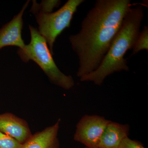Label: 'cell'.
Wrapping results in <instances>:
<instances>
[{
	"instance_id": "cell-1",
	"label": "cell",
	"mask_w": 148,
	"mask_h": 148,
	"mask_svg": "<svg viewBox=\"0 0 148 148\" xmlns=\"http://www.w3.org/2000/svg\"><path fill=\"white\" fill-rule=\"evenodd\" d=\"M130 0H97L88 12L79 33L70 36L79 58L80 78L97 69L131 8Z\"/></svg>"
},
{
	"instance_id": "cell-2",
	"label": "cell",
	"mask_w": 148,
	"mask_h": 148,
	"mask_svg": "<svg viewBox=\"0 0 148 148\" xmlns=\"http://www.w3.org/2000/svg\"><path fill=\"white\" fill-rule=\"evenodd\" d=\"M144 16L141 6L130 9L101 64L95 71L81 77V81L92 82L95 85L101 86L106 77L111 74L129 71L124 56L135 45L140 34Z\"/></svg>"
},
{
	"instance_id": "cell-3",
	"label": "cell",
	"mask_w": 148,
	"mask_h": 148,
	"mask_svg": "<svg viewBox=\"0 0 148 148\" xmlns=\"http://www.w3.org/2000/svg\"><path fill=\"white\" fill-rule=\"evenodd\" d=\"M31 41L22 49H18L17 53L24 62L32 60L35 62L46 75L53 84L69 90L75 85L73 77L66 75L56 66L47 43L38 29L29 26Z\"/></svg>"
},
{
	"instance_id": "cell-4",
	"label": "cell",
	"mask_w": 148,
	"mask_h": 148,
	"mask_svg": "<svg viewBox=\"0 0 148 148\" xmlns=\"http://www.w3.org/2000/svg\"><path fill=\"white\" fill-rule=\"evenodd\" d=\"M84 1L69 0L61 8L53 12L35 14L40 34L45 39L52 55L56 38L71 25L78 7Z\"/></svg>"
},
{
	"instance_id": "cell-5",
	"label": "cell",
	"mask_w": 148,
	"mask_h": 148,
	"mask_svg": "<svg viewBox=\"0 0 148 148\" xmlns=\"http://www.w3.org/2000/svg\"><path fill=\"white\" fill-rule=\"evenodd\" d=\"M111 121L96 115H85L77 123L74 140L88 148H98L103 132Z\"/></svg>"
},
{
	"instance_id": "cell-6",
	"label": "cell",
	"mask_w": 148,
	"mask_h": 148,
	"mask_svg": "<svg viewBox=\"0 0 148 148\" xmlns=\"http://www.w3.org/2000/svg\"><path fill=\"white\" fill-rule=\"evenodd\" d=\"M29 3L27 1L18 14L0 29V49L6 46H16L23 48L26 45L21 36L23 14Z\"/></svg>"
},
{
	"instance_id": "cell-7",
	"label": "cell",
	"mask_w": 148,
	"mask_h": 148,
	"mask_svg": "<svg viewBox=\"0 0 148 148\" xmlns=\"http://www.w3.org/2000/svg\"><path fill=\"white\" fill-rule=\"evenodd\" d=\"M0 131L22 145L32 135L27 122L11 113L0 114Z\"/></svg>"
},
{
	"instance_id": "cell-8",
	"label": "cell",
	"mask_w": 148,
	"mask_h": 148,
	"mask_svg": "<svg viewBox=\"0 0 148 148\" xmlns=\"http://www.w3.org/2000/svg\"><path fill=\"white\" fill-rule=\"evenodd\" d=\"M61 120L52 126L32 135L21 148H59L58 133Z\"/></svg>"
},
{
	"instance_id": "cell-9",
	"label": "cell",
	"mask_w": 148,
	"mask_h": 148,
	"mask_svg": "<svg viewBox=\"0 0 148 148\" xmlns=\"http://www.w3.org/2000/svg\"><path fill=\"white\" fill-rule=\"evenodd\" d=\"M130 129L128 124L111 121L103 132L98 148H119L122 140L128 137Z\"/></svg>"
},
{
	"instance_id": "cell-10",
	"label": "cell",
	"mask_w": 148,
	"mask_h": 148,
	"mask_svg": "<svg viewBox=\"0 0 148 148\" xmlns=\"http://www.w3.org/2000/svg\"><path fill=\"white\" fill-rule=\"evenodd\" d=\"M33 5L30 12L34 14L42 13H48L52 12L53 9L58 8L61 4V1L58 0L42 1L40 3L33 1Z\"/></svg>"
},
{
	"instance_id": "cell-11",
	"label": "cell",
	"mask_w": 148,
	"mask_h": 148,
	"mask_svg": "<svg viewBox=\"0 0 148 148\" xmlns=\"http://www.w3.org/2000/svg\"><path fill=\"white\" fill-rule=\"evenodd\" d=\"M132 55H135L141 51H148V27L145 26L140 32L135 45L133 47Z\"/></svg>"
},
{
	"instance_id": "cell-12",
	"label": "cell",
	"mask_w": 148,
	"mask_h": 148,
	"mask_svg": "<svg viewBox=\"0 0 148 148\" xmlns=\"http://www.w3.org/2000/svg\"><path fill=\"white\" fill-rule=\"evenodd\" d=\"M21 146L15 139L0 131V148H21Z\"/></svg>"
},
{
	"instance_id": "cell-13",
	"label": "cell",
	"mask_w": 148,
	"mask_h": 148,
	"mask_svg": "<svg viewBox=\"0 0 148 148\" xmlns=\"http://www.w3.org/2000/svg\"><path fill=\"white\" fill-rule=\"evenodd\" d=\"M119 148H146L141 142L137 140H131L128 137L122 141Z\"/></svg>"
},
{
	"instance_id": "cell-14",
	"label": "cell",
	"mask_w": 148,
	"mask_h": 148,
	"mask_svg": "<svg viewBox=\"0 0 148 148\" xmlns=\"http://www.w3.org/2000/svg\"><path fill=\"white\" fill-rule=\"evenodd\" d=\"M85 148H86V147H85Z\"/></svg>"
}]
</instances>
